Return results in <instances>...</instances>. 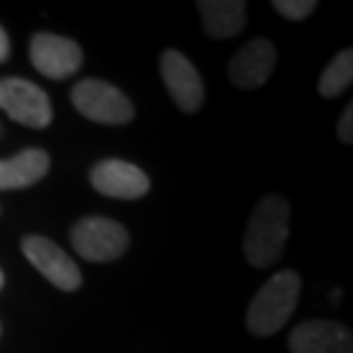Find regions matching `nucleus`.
I'll return each instance as SVG.
<instances>
[{
  "label": "nucleus",
  "mask_w": 353,
  "mask_h": 353,
  "mask_svg": "<svg viewBox=\"0 0 353 353\" xmlns=\"http://www.w3.org/2000/svg\"><path fill=\"white\" fill-rule=\"evenodd\" d=\"M289 221H292V209L285 197L275 193L262 197V202L252 211L243 239L245 259L252 266H271L282 257L289 239Z\"/></svg>",
  "instance_id": "nucleus-1"
},
{
  "label": "nucleus",
  "mask_w": 353,
  "mask_h": 353,
  "mask_svg": "<svg viewBox=\"0 0 353 353\" xmlns=\"http://www.w3.org/2000/svg\"><path fill=\"white\" fill-rule=\"evenodd\" d=\"M301 296V278L294 271L275 273L266 285L259 289L255 299L250 301L248 330L259 337L275 335L294 314L296 303Z\"/></svg>",
  "instance_id": "nucleus-2"
},
{
  "label": "nucleus",
  "mask_w": 353,
  "mask_h": 353,
  "mask_svg": "<svg viewBox=\"0 0 353 353\" xmlns=\"http://www.w3.org/2000/svg\"><path fill=\"white\" fill-rule=\"evenodd\" d=\"M72 103L83 117L97 124L119 126L133 119V103L124 92L99 79H85L72 90Z\"/></svg>",
  "instance_id": "nucleus-3"
},
{
  "label": "nucleus",
  "mask_w": 353,
  "mask_h": 353,
  "mask_svg": "<svg viewBox=\"0 0 353 353\" xmlns=\"http://www.w3.org/2000/svg\"><path fill=\"white\" fill-rule=\"evenodd\" d=\"M72 245L88 262H112L129 248V232L101 216H88L72 228Z\"/></svg>",
  "instance_id": "nucleus-4"
},
{
  "label": "nucleus",
  "mask_w": 353,
  "mask_h": 353,
  "mask_svg": "<svg viewBox=\"0 0 353 353\" xmlns=\"http://www.w3.org/2000/svg\"><path fill=\"white\" fill-rule=\"evenodd\" d=\"M0 110L14 122L46 129L53 122V105L44 90L26 79H0Z\"/></svg>",
  "instance_id": "nucleus-5"
},
{
  "label": "nucleus",
  "mask_w": 353,
  "mask_h": 353,
  "mask_svg": "<svg viewBox=\"0 0 353 353\" xmlns=\"http://www.w3.org/2000/svg\"><path fill=\"white\" fill-rule=\"evenodd\" d=\"M26 259L44 278L62 292H76L83 282V275L72 257L60 245H55L46 236H26L21 243Z\"/></svg>",
  "instance_id": "nucleus-6"
},
{
  "label": "nucleus",
  "mask_w": 353,
  "mask_h": 353,
  "mask_svg": "<svg viewBox=\"0 0 353 353\" xmlns=\"http://www.w3.org/2000/svg\"><path fill=\"white\" fill-rule=\"evenodd\" d=\"M30 62L41 76L62 81L76 74L83 65V51L74 39L51 32H37L30 39Z\"/></svg>",
  "instance_id": "nucleus-7"
},
{
  "label": "nucleus",
  "mask_w": 353,
  "mask_h": 353,
  "mask_svg": "<svg viewBox=\"0 0 353 353\" xmlns=\"http://www.w3.org/2000/svg\"><path fill=\"white\" fill-rule=\"evenodd\" d=\"M90 183L97 193L115 200H138L150 193V179L138 165L122 159H105L92 168Z\"/></svg>",
  "instance_id": "nucleus-8"
},
{
  "label": "nucleus",
  "mask_w": 353,
  "mask_h": 353,
  "mask_svg": "<svg viewBox=\"0 0 353 353\" xmlns=\"http://www.w3.org/2000/svg\"><path fill=\"white\" fill-rule=\"evenodd\" d=\"M161 76L168 92H170L176 108L183 112H195L202 108L204 88L195 65L176 48H168L161 55Z\"/></svg>",
  "instance_id": "nucleus-9"
},
{
  "label": "nucleus",
  "mask_w": 353,
  "mask_h": 353,
  "mask_svg": "<svg viewBox=\"0 0 353 353\" xmlns=\"http://www.w3.org/2000/svg\"><path fill=\"white\" fill-rule=\"evenodd\" d=\"M292 353H353L351 330L337 321L312 319L299 323L289 335Z\"/></svg>",
  "instance_id": "nucleus-10"
},
{
  "label": "nucleus",
  "mask_w": 353,
  "mask_h": 353,
  "mask_svg": "<svg viewBox=\"0 0 353 353\" xmlns=\"http://www.w3.org/2000/svg\"><path fill=\"white\" fill-rule=\"evenodd\" d=\"M275 69V46L268 39L248 41L228 65V76L239 90H257Z\"/></svg>",
  "instance_id": "nucleus-11"
},
{
  "label": "nucleus",
  "mask_w": 353,
  "mask_h": 353,
  "mask_svg": "<svg viewBox=\"0 0 353 353\" xmlns=\"http://www.w3.org/2000/svg\"><path fill=\"white\" fill-rule=\"evenodd\" d=\"M51 168V157L44 150L30 147L17 157L0 161V190H21L41 181Z\"/></svg>",
  "instance_id": "nucleus-12"
},
{
  "label": "nucleus",
  "mask_w": 353,
  "mask_h": 353,
  "mask_svg": "<svg viewBox=\"0 0 353 353\" xmlns=\"http://www.w3.org/2000/svg\"><path fill=\"white\" fill-rule=\"evenodd\" d=\"M202 28L209 37L228 39L243 30L245 3L243 0H202L197 3Z\"/></svg>",
  "instance_id": "nucleus-13"
},
{
  "label": "nucleus",
  "mask_w": 353,
  "mask_h": 353,
  "mask_svg": "<svg viewBox=\"0 0 353 353\" xmlns=\"http://www.w3.org/2000/svg\"><path fill=\"white\" fill-rule=\"evenodd\" d=\"M351 81H353V51L347 48V51L337 53L330 60V65L323 69L319 79V94L326 99L340 97L351 85Z\"/></svg>",
  "instance_id": "nucleus-14"
},
{
  "label": "nucleus",
  "mask_w": 353,
  "mask_h": 353,
  "mask_svg": "<svg viewBox=\"0 0 353 353\" xmlns=\"http://www.w3.org/2000/svg\"><path fill=\"white\" fill-rule=\"evenodd\" d=\"M319 7L316 0H273V10L289 21H303Z\"/></svg>",
  "instance_id": "nucleus-15"
},
{
  "label": "nucleus",
  "mask_w": 353,
  "mask_h": 353,
  "mask_svg": "<svg viewBox=\"0 0 353 353\" xmlns=\"http://www.w3.org/2000/svg\"><path fill=\"white\" fill-rule=\"evenodd\" d=\"M337 138H340L344 145L353 143V103H349L347 108H344L340 122H337Z\"/></svg>",
  "instance_id": "nucleus-16"
},
{
  "label": "nucleus",
  "mask_w": 353,
  "mask_h": 353,
  "mask_svg": "<svg viewBox=\"0 0 353 353\" xmlns=\"http://www.w3.org/2000/svg\"><path fill=\"white\" fill-rule=\"evenodd\" d=\"M10 58V37H7V32H5V28L0 26V65Z\"/></svg>",
  "instance_id": "nucleus-17"
},
{
  "label": "nucleus",
  "mask_w": 353,
  "mask_h": 353,
  "mask_svg": "<svg viewBox=\"0 0 353 353\" xmlns=\"http://www.w3.org/2000/svg\"><path fill=\"white\" fill-rule=\"evenodd\" d=\"M3 285H5V275H3V271H0V289H3Z\"/></svg>",
  "instance_id": "nucleus-18"
},
{
  "label": "nucleus",
  "mask_w": 353,
  "mask_h": 353,
  "mask_svg": "<svg viewBox=\"0 0 353 353\" xmlns=\"http://www.w3.org/2000/svg\"><path fill=\"white\" fill-rule=\"evenodd\" d=\"M0 133H3V129H0Z\"/></svg>",
  "instance_id": "nucleus-19"
}]
</instances>
